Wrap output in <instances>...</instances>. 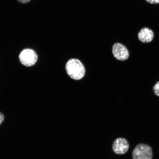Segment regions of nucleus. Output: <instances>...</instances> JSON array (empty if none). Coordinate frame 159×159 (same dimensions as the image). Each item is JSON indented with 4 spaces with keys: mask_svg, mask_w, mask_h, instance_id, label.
<instances>
[{
    "mask_svg": "<svg viewBox=\"0 0 159 159\" xmlns=\"http://www.w3.org/2000/svg\"><path fill=\"white\" fill-rule=\"evenodd\" d=\"M138 36L139 40L143 43H148L152 41L154 37V33L152 30L145 27L139 32Z\"/></svg>",
    "mask_w": 159,
    "mask_h": 159,
    "instance_id": "obj_6",
    "label": "nucleus"
},
{
    "mask_svg": "<svg viewBox=\"0 0 159 159\" xmlns=\"http://www.w3.org/2000/svg\"><path fill=\"white\" fill-rule=\"evenodd\" d=\"M132 155L133 159H152V149L148 144H139L134 149Z\"/></svg>",
    "mask_w": 159,
    "mask_h": 159,
    "instance_id": "obj_3",
    "label": "nucleus"
},
{
    "mask_svg": "<svg viewBox=\"0 0 159 159\" xmlns=\"http://www.w3.org/2000/svg\"><path fill=\"white\" fill-rule=\"evenodd\" d=\"M66 69L69 76L75 80L82 79L85 74V67L78 59H70L66 66Z\"/></svg>",
    "mask_w": 159,
    "mask_h": 159,
    "instance_id": "obj_1",
    "label": "nucleus"
},
{
    "mask_svg": "<svg viewBox=\"0 0 159 159\" xmlns=\"http://www.w3.org/2000/svg\"><path fill=\"white\" fill-rule=\"evenodd\" d=\"M112 52L115 58L119 61L126 60L129 57L128 49L120 43H115L112 48Z\"/></svg>",
    "mask_w": 159,
    "mask_h": 159,
    "instance_id": "obj_5",
    "label": "nucleus"
},
{
    "mask_svg": "<svg viewBox=\"0 0 159 159\" xmlns=\"http://www.w3.org/2000/svg\"><path fill=\"white\" fill-rule=\"evenodd\" d=\"M146 1L151 4L159 3V0H146Z\"/></svg>",
    "mask_w": 159,
    "mask_h": 159,
    "instance_id": "obj_9",
    "label": "nucleus"
},
{
    "mask_svg": "<svg viewBox=\"0 0 159 159\" xmlns=\"http://www.w3.org/2000/svg\"><path fill=\"white\" fill-rule=\"evenodd\" d=\"M31 0H17L18 2L22 4H25L29 2Z\"/></svg>",
    "mask_w": 159,
    "mask_h": 159,
    "instance_id": "obj_8",
    "label": "nucleus"
},
{
    "mask_svg": "<svg viewBox=\"0 0 159 159\" xmlns=\"http://www.w3.org/2000/svg\"><path fill=\"white\" fill-rule=\"evenodd\" d=\"M4 120V116L2 113L0 112V125L3 122Z\"/></svg>",
    "mask_w": 159,
    "mask_h": 159,
    "instance_id": "obj_10",
    "label": "nucleus"
},
{
    "mask_svg": "<svg viewBox=\"0 0 159 159\" xmlns=\"http://www.w3.org/2000/svg\"><path fill=\"white\" fill-rule=\"evenodd\" d=\"M19 58L22 65L30 67L36 64L38 59V56L34 50L26 48L23 50L20 53Z\"/></svg>",
    "mask_w": 159,
    "mask_h": 159,
    "instance_id": "obj_2",
    "label": "nucleus"
},
{
    "mask_svg": "<svg viewBox=\"0 0 159 159\" xmlns=\"http://www.w3.org/2000/svg\"><path fill=\"white\" fill-rule=\"evenodd\" d=\"M153 91L155 94L157 96H159V81L154 85Z\"/></svg>",
    "mask_w": 159,
    "mask_h": 159,
    "instance_id": "obj_7",
    "label": "nucleus"
},
{
    "mask_svg": "<svg viewBox=\"0 0 159 159\" xmlns=\"http://www.w3.org/2000/svg\"><path fill=\"white\" fill-rule=\"evenodd\" d=\"M129 148V144L126 139L123 138L117 139L113 143L112 149L115 154L123 155L126 153Z\"/></svg>",
    "mask_w": 159,
    "mask_h": 159,
    "instance_id": "obj_4",
    "label": "nucleus"
}]
</instances>
